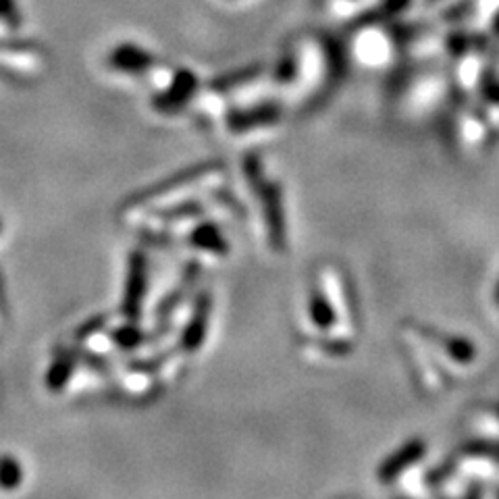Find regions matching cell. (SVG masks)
Segmentation results:
<instances>
[{
  "instance_id": "obj_5",
  "label": "cell",
  "mask_w": 499,
  "mask_h": 499,
  "mask_svg": "<svg viewBox=\"0 0 499 499\" xmlns=\"http://www.w3.org/2000/svg\"><path fill=\"white\" fill-rule=\"evenodd\" d=\"M431 3H437V0H427V5H431Z\"/></svg>"
},
{
  "instance_id": "obj_1",
  "label": "cell",
  "mask_w": 499,
  "mask_h": 499,
  "mask_svg": "<svg viewBox=\"0 0 499 499\" xmlns=\"http://www.w3.org/2000/svg\"><path fill=\"white\" fill-rule=\"evenodd\" d=\"M424 453H427V445L422 442H410L400 452L393 453L385 464H381V468H379V479L385 485H393V483L408 476L414 466L421 464Z\"/></svg>"
},
{
  "instance_id": "obj_2",
  "label": "cell",
  "mask_w": 499,
  "mask_h": 499,
  "mask_svg": "<svg viewBox=\"0 0 499 499\" xmlns=\"http://www.w3.org/2000/svg\"><path fill=\"white\" fill-rule=\"evenodd\" d=\"M489 119L481 115H460L458 117V136L466 141L468 146H481L487 138Z\"/></svg>"
},
{
  "instance_id": "obj_4",
  "label": "cell",
  "mask_w": 499,
  "mask_h": 499,
  "mask_svg": "<svg viewBox=\"0 0 499 499\" xmlns=\"http://www.w3.org/2000/svg\"><path fill=\"white\" fill-rule=\"evenodd\" d=\"M494 34L499 38V13H497V17L494 19Z\"/></svg>"
},
{
  "instance_id": "obj_3",
  "label": "cell",
  "mask_w": 499,
  "mask_h": 499,
  "mask_svg": "<svg viewBox=\"0 0 499 499\" xmlns=\"http://www.w3.org/2000/svg\"><path fill=\"white\" fill-rule=\"evenodd\" d=\"M410 3H412V0H383V5L377 6L375 11H370L369 15H362L359 26H372V24H377V21L393 17V15L404 11Z\"/></svg>"
}]
</instances>
